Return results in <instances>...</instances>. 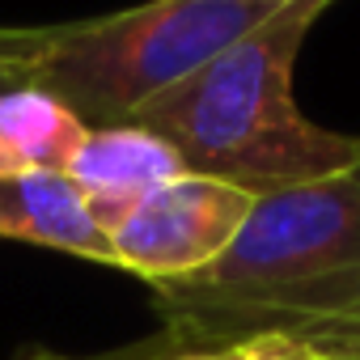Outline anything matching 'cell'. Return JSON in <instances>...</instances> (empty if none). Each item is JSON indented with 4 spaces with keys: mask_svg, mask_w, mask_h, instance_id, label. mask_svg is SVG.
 Listing matches in <instances>:
<instances>
[{
    "mask_svg": "<svg viewBox=\"0 0 360 360\" xmlns=\"http://www.w3.org/2000/svg\"><path fill=\"white\" fill-rule=\"evenodd\" d=\"M153 305L161 343L140 360L271 335L360 360V174L259 195L229 250L187 280L157 284Z\"/></svg>",
    "mask_w": 360,
    "mask_h": 360,
    "instance_id": "6da1fadb",
    "label": "cell"
},
{
    "mask_svg": "<svg viewBox=\"0 0 360 360\" xmlns=\"http://www.w3.org/2000/svg\"><path fill=\"white\" fill-rule=\"evenodd\" d=\"M335 0H297L229 43L187 81L157 94L131 123L157 131L187 174L271 195L339 174H360V131L314 123L292 94L297 56Z\"/></svg>",
    "mask_w": 360,
    "mask_h": 360,
    "instance_id": "7a4b0ae2",
    "label": "cell"
},
{
    "mask_svg": "<svg viewBox=\"0 0 360 360\" xmlns=\"http://www.w3.org/2000/svg\"><path fill=\"white\" fill-rule=\"evenodd\" d=\"M271 13L267 0H148L56 22L34 89L60 98L85 127L131 123L157 94L187 81Z\"/></svg>",
    "mask_w": 360,
    "mask_h": 360,
    "instance_id": "3957f363",
    "label": "cell"
},
{
    "mask_svg": "<svg viewBox=\"0 0 360 360\" xmlns=\"http://www.w3.org/2000/svg\"><path fill=\"white\" fill-rule=\"evenodd\" d=\"M255 195L204 174H178L174 183L148 191L115 229V267L140 276L144 284H174L212 267L238 229L246 225Z\"/></svg>",
    "mask_w": 360,
    "mask_h": 360,
    "instance_id": "277c9868",
    "label": "cell"
},
{
    "mask_svg": "<svg viewBox=\"0 0 360 360\" xmlns=\"http://www.w3.org/2000/svg\"><path fill=\"white\" fill-rule=\"evenodd\" d=\"M72 187L85 195L94 221L110 238V229L157 187L187 174L183 157L169 140L140 123H115V127H89L72 165L64 169Z\"/></svg>",
    "mask_w": 360,
    "mask_h": 360,
    "instance_id": "5b68a950",
    "label": "cell"
},
{
    "mask_svg": "<svg viewBox=\"0 0 360 360\" xmlns=\"http://www.w3.org/2000/svg\"><path fill=\"white\" fill-rule=\"evenodd\" d=\"M0 238L115 267L110 238L94 221L85 195L72 187L68 174H47V169L0 174Z\"/></svg>",
    "mask_w": 360,
    "mask_h": 360,
    "instance_id": "8992f818",
    "label": "cell"
},
{
    "mask_svg": "<svg viewBox=\"0 0 360 360\" xmlns=\"http://www.w3.org/2000/svg\"><path fill=\"white\" fill-rule=\"evenodd\" d=\"M85 123L47 89H13L0 98V153L13 169H47L64 174L85 140Z\"/></svg>",
    "mask_w": 360,
    "mask_h": 360,
    "instance_id": "52a82bcc",
    "label": "cell"
},
{
    "mask_svg": "<svg viewBox=\"0 0 360 360\" xmlns=\"http://www.w3.org/2000/svg\"><path fill=\"white\" fill-rule=\"evenodd\" d=\"M51 26H0V98L34 85Z\"/></svg>",
    "mask_w": 360,
    "mask_h": 360,
    "instance_id": "ba28073f",
    "label": "cell"
},
{
    "mask_svg": "<svg viewBox=\"0 0 360 360\" xmlns=\"http://www.w3.org/2000/svg\"><path fill=\"white\" fill-rule=\"evenodd\" d=\"M259 347L255 343H233V347H183V352H161V356H148V360H250Z\"/></svg>",
    "mask_w": 360,
    "mask_h": 360,
    "instance_id": "9c48e42d",
    "label": "cell"
},
{
    "mask_svg": "<svg viewBox=\"0 0 360 360\" xmlns=\"http://www.w3.org/2000/svg\"><path fill=\"white\" fill-rule=\"evenodd\" d=\"M250 360H322L314 347L297 343V339H284V335H271V339H259L255 356Z\"/></svg>",
    "mask_w": 360,
    "mask_h": 360,
    "instance_id": "30bf717a",
    "label": "cell"
},
{
    "mask_svg": "<svg viewBox=\"0 0 360 360\" xmlns=\"http://www.w3.org/2000/svg\"><path fill=\"white\" fill-rule=\"evenodd\" d=\"M22 360H64V356H56V352H30V356H22Z\"/></svg>",
    "mask_w": 360,
    "mask_h": 360,
    "instance_id": "8fae6325",
    "label": "cell"
},
{
    "mask_svg": "<svg viewBox=\"0 0 360 360\" xmlns=\"http://www.w3.org/2000/svg\"><path fill=\"white\" fill-rule=\"evenodd\" d=\"M0 174H22V169H13V161H9L5 153H0Z\"/></svg>",
    "mask_w": 360,
    "mask_h": 360,
    "instance_id": "7c38bea8",
    "label": "cell"
},
{
    "mask_svg": "<svg viewBox=\"0 0 360 360\" xmlns=\"http://www.w3.org/2000/svg\"><path fill=\"white\" fill-rule=\"evenodd\" d=\"M267 5H276V9H284V5H297V0H267Z\"/></svg>",
    "mask_w": 360,
    "mask_h": 360,
    "instance_id": "4fadbf2b",
    "label": "cell"
},
{
    "mask_svg": "<svg viewBox=\"0 0 360 360\" xmlns=\"http://www.w3.org/2000/svg\"><path fill=\"white\" fill-rule=\"evenodd\" d=\"M322 360H352V356H322Z\"/></svg>",
    "mask_w": 360,
    "mask_h": 360,
    "instance_id": "5bb4252c",
    "label": "cell"
}]
</instances>
